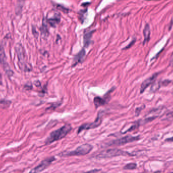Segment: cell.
<instances>
[{"instance_id": "obj_5", "label": "cell", "mask_w": 173, "mask_h": 173, "mask_svg": "<svg viewBox=\"0 0 173 173\" xmlns=\"http://www.w3.org/2000/svg\"><path fill=\"white\" fill-rule=\"evenodd\" d=\"M140 136H126L121 138L118 139L117 140L111 141L110 142L107 143V146H121L124 144L134 142L140 139Z\"/></svg>"}, {"instance_id": "obj_27", "label": "cell", "mask_w": 173, "mask_h": 173, "mask_svg": "<svg viewBox=\"0 0 173 173\" xmlns=\"http://www.w3.org/2000/svg\"></svg>"}, {"instance_id": "obj_10", "label": "cell", "mask_w": 173, "mask_h": 173, "mask_svg": "<svg viewBox=\"0 0 173 173\" xmlns=\"http://www.w3.org/2000/svg\"><path fill=\"white\" fill-rule=\"evenodd\" d=\"M86 55V51L84 49H82L79 53H78L77 55L74 57V62H73V66H75L76 64L82 62L84 60V57Z\"/></svg>"}, {"instance_id": "obj_9", "label": "cell", "mask_w": 173, "mask_h": 173, "mask_svg": "<svg viewBox=\"0 0 173 173\" xmlns=\"http://www.w3.org/2000/svg\"><path fill=\"white\" fill-rule=\"evenodd\" d=\"M158 74H159L158 73H156L149 77V78H147L142 82V84L141 85V88H140V93H143L145 90L146 88L155 81L156 78H157V77L158 75Z\"/></svg>"}, {"instance_id": "obj_22", "label": "cell", "mask_w": 173, "mask_h": 173, "mask_svg": "<svg viewBox=\"0 0 173 173\" xmlns=\"http://www.w3.org/2000/svg\"><path fill=\"white\" fill-rule=\"evenodd\" d=\"M135 40H133L129 44L128 46H127L125 48H124V49H126L129 48H130L131 47V46H132L133 44H134V43H135Z\"/></svg>"}, {"instance_id": "obj_17", "label": "cell", "mask_w": 173, "mask_h": 173, "mask_svg": "<svg viewBox=\"0 0 173 173\" xmlns=\"http://www.w3.org/2000/svg\"><path fill=\"white\" fill-rule=\"evenodd\" d=\"M11 102L10 101H7L5 99H0V105H3L4 106L7 107L10 105Z\"/></svg>"}, {"instance_id": "obj_16", "label": "cell", "mask_w": 173, "mask_h": 173, "mask_svg": "<svg viewBox=\"0 0 173 173\" xmlns=\"http://www.w3.org/2000/svg\"><path fill=\"white\" fill-rule=\"evenodd\" d=\"M137 167V165L136 163H129L124 165L123 169H127V170H132V169H136Z\"/></svg>"}, {"instance_id": "obj_8", "label": "cell", "mask_w": 173, "mask_h": 173, "mask_svg": "<svg viewBox=\"0 0 173 173\" xmlns=\"http://www.w3.org/2000/svg\"><path fill=\"white\" fill-rule=\"evenodd\" d=\"M56 160V158L54 156H52L50 158H47L46 159L43 160L41 163L37 165L36 167L34 169H31L29 173H39L41 172L44 171L46 169L47 167L51 165V164L53 162H54Z\"/></svg>"}, {"instance_id": "obj_1", "label": "cell", "mask_w": 173, "mask_h": 173, "mask_svg": "<svg viewBox=\"0 0 173 173\" xmlns=\"http://www.w3.org/2000/svg\"><path fill=\"white\" fill-rule=\"evenodd\" d=\"M72 127L70 124H67L56 130L53 131L45 140V144L49 145L52 144L53 142L64 138L72 130Z\"/></svg>"}, {"instance_id": "obj_26", "label": "cell", "mask_w": 173, "mask_h": 173, "mask_svg": "<svg viewBox=\"0 0 173 173\" xmlns=\"http://www.w3.org/2000/svg\"><path fill=\"white\" fill-rule=\"evenodd\" d=\"M2 75L0 73V85H2Z\"/></svg>"}, {"instance_id": "obj_11", "label": "cell", "mask_w": 173, "mask_h": 173, "mask_svg": "<svg viewBox=\"0 0 173 173\" xmlns=\"http://www.w3.org/2000/svg\"><path fill=\"white\" fill-rule=\"evenodd\" d=\"M143 34H144V37L143 44H145V43H147L148 41L150 40V29L149 25H148V23H147L145 26L144 31H143Z\"/></svg>"}, {"instance_id": "obj_18", "label": "cell", "mask_w": 173, "mask_h": 173, "mask_svg": "<svg viewBox=\"0 0 173 173\" xmlns=\"http://www.w3.org/2000/svg\"><path fill=\"white\" fill-rule=\"evenodd\" d=\"M57 8L59 9V10H61L64 13H67L68 12V10L67 8H65L63 6H61L60 5H57Z\"/></svg>"}, {"instance_id": "obj_21", "label": "cell", "mask_w": 173, "mask_h": 173, "mask_svg": "<svg viewBox=\"0 0 173 173\" xmlns=\"http://www.w3.org/2000/svg\"><path fill=\"white\" fill-rule=\"evenodd\" d=\"M102 173L101 172V169H94L92 170H91L90 171L87 172L86 173Z\"/></svg>"}, {"instance_id": "obj_23", "label": "cell", "mask_w": 173, "mask_h": 173, "mask_svg": "<svg viewBox=\"0 0 173 173\" xmlns=\"http://www.w3.org/2000/svg\"><path fill=\"white\" fill-rule=\"evenodd\" d=\"M166 142H173V137L169 138H167L165 140Z\"/></svg>"}, {"instance_id": "obj_25", "label": "cell", "mask_w": 173, "mask_h": 173, "mask_svg": "<svg viewBox=\"0 0 173 173\" xmlns=\"http://www.w3.org/2000/svg\"><path fill=\"white\" fill-rule=\"evenodd\" d=\"M170 66L173 67V57H172L171 60L170 62Z\"/></svg>"}, {"instance_id": "obj_24", "label": "cell", "mask_w": 173, "mask_h": 173, "mask_svg": "<svg viewBox=\"0 0 173 173\" xmlns=\"http://www.w3.org/2000/svg\"><path fill=\"white\" fill-rule=\"evenodd\" d=\"M35 84L37 86H39L41 85V83H40V82L39 81H37L35 82Z\"/></svg>"}, {"instance_id": "obj_13", "label": "cell", "mask_w": 173, "mask_h": 173, "mask_svg": "<svg viewBox=\"0 0 173 173\" xmlns=\"http://www.w3.org/2000/svg\"><path fill=\"white\" fill-rule=\"evenodd\" d=\"M94 32V31L88 32L84 34V43L85 46L88 47L89 45L91 42V39Z\"/></svg>"}, {"instance_id": "obj_20", "label": "cell", "mask_w": 173, "mask_h": 173, "mask_svg": "<svg viewBox=\"0 0 173 173\" xmlns=\"http://www.w3.org/2000/svg\"><path fill=\"white\" fill-rule=\"evenodd\" d=\"M144 108V106L143 107H140L139 108H137L136 109V111H135V115L136 116H138V115L140 114V112L141 111L142 109H143Z\"/></svg>"}, {"instance_id": "obj_6", "label": "cell", "mask_w": 173, "mask_h": 173, "mask_svg": "<svg viewBox=\"0 0 173 173\" xmlns=\"http://www.w3.org/2000/svg\"><path fill=\"white\" fill-rule=\"evenodd\" d=\"M0 62L8 77H11L13 75L14 72L11 70V69L10 68V67L7 62V57L5 53L4 47L2 45L0 46Z\"/></svg>"}, {"instance_id": "obj_12", "label": "cell", "mask_w": 173, "mask_h": 173, "mask_svg": "<svg viewBox=\"0 0 173 173\" xmlns=\"http://www.w3.org/2000/svg\"><path fill=\"white\" fill-rule=\"evenodd\" d=\"M60 16L59 15V14L55 13L54 16L52 18H51L48 20V22L52 27H54L56 25V24L60 22Z\"/></svg>"}, {"instance_id": "obj_15", "label": "cell", "mask_w": 173, "mask_h": 173, "mask_svg": "<svg viewBox=\"0 0 173 173\" xmlns=\"http://www.w3.org/2000/svg\"><path fill=\"white\" fill-rule=\"evenodd\" d=\"M41 32L45 36H47V34L48 33V27H47V22L46 20H43V25L41 28Z\"/></svg>"}, {"instance_id": "obj_7", "label": "cell", "mask_w": 173, "mask_h": 173, "mask_svg": "<svg viewBox=\"0 0 173 173\" xmlns=\"http://www.w3.org/2000/svg\"><path fill=\"white\" fill-rule=\"evenodd\" d=\"M103 113H101L100 112L98 114V116L96 119L95 121H94L93 123H85L84 125H82L78 128V134H80V132H82L83 130H89L90 129H93L99 127L100 125H101L102 120H101V117L102 116Z\"/></svg>"}, {"instance_id": "obj_3", "label": "cell", "mask_w": 173, "mask_h": 173, "mask_svg": "<svg viewBox=\"0 0 173 173\" xmlns=\"http://www.w3.org/2000/svg\"><path fill=\"white\" fill-rule=\"evenodd\" d=\"M121 155H132L129 153L128 152L124 151L119 149H109L107 150L101 151L98 155L96 156L95 158L98 159H104L114 158Z\"/></svg>"}, {"instance_id": "obj_4", "label": "cell", "mask_w": 173, "mask_h": 173, "mask_svg": "<svg viewBox=\"0 0 173 173\" xmlns=\"http://www.w3.org/2000/svg\"><path fill=\"white\" fill-rule=\"evenodd\" d=\"M15 51L19 61L20 68L24 71H29L31 70L29 66L26 62L25 51L21 44L18 43L15 46Z\"/></svg>"}, {"instance_id": "obj_2", "label": "cell", "mask_w": 173, "mask_h": 173, "mask_svg": "<svg viewBox=\"0 0 173 173\" xmlns=\"http://www.w3.org/2000/svg\"><path fill=\"white\" fill-rule=\"evenodd\" d=\"M93 147L89 144H84L78 147L76 149L70 151L63 152L59 155L60 156L86 155L93 150Z\"/></svg>"}, {"instance_id": "obj_14", "label": "cell", "mask_w": 173, "mask_h": 173, "mask_svg": "<svg viewBox=\"0 0 173 173\" xmlns=\"http://www.w3.org/2000/svg\"><path fill=\"white\" fill-rule=\"evenodd\" d=\"M94 103L96 108L101 107L106 103V101L101 97H97L94 99Z\"/></svg>"}, {"instance_id": "obj_19", "label": "cell", "mask_w": 173, "mask_h": 173, "mask_svg": "<svg viewBox=\"0 0 173 173\" xmlns=\"http://www.w3.org/2000/svg\"><path fill=\"white\" fill-rule=\"evenodd\" d=\"M60 105V104H59L58 103L53 104L51 107H49L47 109V110H54L57 107H58Z\"/></svg>"}]
</instances>
